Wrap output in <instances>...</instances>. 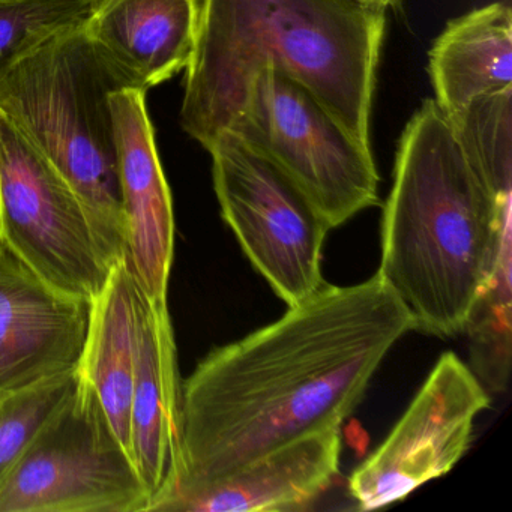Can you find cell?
Wrapping results in <instances>:
<instances>
[{
  "mask_svg": "<svg viewBox=\"0 0 512 512\" xmlns=\"http://www.w3.org/2000/svg\"><path fill=\"white\" fill-rule=\"evenodd\" d=\"M346 436L350 445H352L356 451L364 452V449L367 448V433H365L364 428H362L358 422H352L349 427H346Z\"/></svg>",
  "mask_w": 512,
  "mask_h": 512,
  "instance_id": "cell-21",
  "label": "cell"
},
{
  "mask_svg": "<svg viewBox=\"0 0 512 512\" xmlns=\"http://www.w3.org/2000/svg\"><path fill=\"white\" fill-rule=\"evenodd\" d=\"M227 133L277 167L331 230L380 203L373 151L277 68L256 77Z\"/></svg>",
  "mask_w": 512,
  "mask_h": 512,
  "instance_id": "cell-5",
  "label": "cell"
},
{
  "mask_svg": "<svg viewBox=\"0 0 512 512\" xmlns=\"http://www.w3.org/2000/svg\"><path fill=\"white\" fill-rule=\"evenodd\" d=\"M487 392L469 365L443 353L385 442L350 476L355 508L391 505L454 469L476 416L490 406Z\"/></svg>",
  "mask_w": 512,
  "mask_h": 512,
  "instance_id": "cell-9",
  "label": "cell"
},
{
  "mask_svg": "<svg viewBox=\"0 0 512 512\" xmlns=\"http://www.w3.org/2000/svg\"><path fill=\"white\" fill-rule=\"evenodd\" d=\"M151 496L80 377L0 487V512H148Z\"/></svg>",
  "mask_w": 512,
  "mask_h": 512,
  "instance_id": "cell-6",
  "label": "cell"
},
{
  "mask_svg": "<svg viewBox=\"0 0 512 512\" xmlns=\"http://www.w3.org/2000/svg\"><path fill=\"white\" fill-rule=\"evenodd\" d=\"M124 89L85 28L49 41L0 80L4 112L64 176L113 262L127 256L110 97Z\"/></svg>",
  "mask_w": 512,
  "mask_h": 512,
  "instance_id": "cell-4",
  "label": "cell"
},
{
  "mask_svg": "<svg viewBox=\"0 0 512 512\" xmlns=\"http://www.w3.org/2000/svg\"><path fill=\"white\" fill-rule=\"evenodd\" d=\"M0 241L47 284L95 301L118 263L76 191L0 112Z\"/></svg>",
  "mask_w": 512,
  "mask_h": 512,
  "instance_id": "cell-7",
  "label": "cell"
},
{
  "mask_svg": "<svg viewBox=\"0 0 512 512\" xmlns=\"http://www.w3.org/2000/svg\"><path fill=\"white\" fill-rule=\"evenodd\" d=\"M200 10L202 0H95L85 32L124 89L148 92L190 64Z\"/></svg>",
  "mask_w": 512,
  "mask_h": 512,
  "instance_id": "cell-13",
  "label": "cell"
},
{
  "mask_svg": "<svg viewBox=\"0 0 512 512\" xmlns=\"http://www.w3.org/2000/svg\"><path fill=\"white\" fill-rule=\"evenodd\" d=\"M367 4L377 5V7L385 8L386 11L395 10L400 7L403 0H364Z\"/></svg>",
  "mask_w": 512,
  "mask_h": 512,
  "instance_id": "cell-22",
  "label": "cell"
},
{
  "mask_svg": "<svg viewBox=\"0 0 512 512\" xmlns=\"http://www.w3.org/2000/svg\"><path fill=\"white\" fill-rule=\"evenodd\" d=\"M511 235L497 242L493 262L467 317L470 368L491 392H505L511 376Z\"/></svg>",
  "mask_w": 512,
  "mask_h": 512,
  "instance_id": "cell-17",
  "label": "cell"
},
{
  "mask_svg": "<svg viewBox=\"0 0 512 512\" xmlns=\"http://www.w3.org/2000/svg\"><path fill=\"white\" fill-rule=\"evenodd\" d=\"M434 103L454 119L472 101L512 91V13L502 2L451 20L428 53Z\"/></svg>",
  "mask_w": 512,
  "mask_h": 512,
  "instance_id": "cell-15",
  "label": "cell"
},
{
  "mask_svg": "<svg viewBox=\"0 0 512 512\" xmlns=\"http://www.w3.org/2000/svg\"><path fill=\"white\" fill-rule=\"evenodd\" d=\"M208 152L221 215L245 256L287 307L310 298L326 284L328 224L277 167L238 137L223 134Z\"/></svg>",
  "mask_w": 512,
  "mask_h": 512,
  "instance_id": "cell-8",
  "label": "cell"
},
{
  "mask_svg": "<svg viewBox=\"0 0 512 512\" xmlns=\"http://www.w3.org/2000/svg\"><path fill=\"white\" fill-rule=\"evenodd\" d=\"M136 353V283L125 256L94 301L79 374L100 398L107 418L130 454Z\"/></svg>",
  "mask_w": 512,
  "mask_h": 512,
  "instance_id": "cell-16",
  "label": "cell"
},
{
  "mask_svg": "<svg viewBox=\"0 0 512 512\" xmlns=\"http://www.w3.org/2000/svg\"><path fill=\"white\" fill-rule=\"evenodd\" d=\"M131 274L152 301H166L175 251L172 193L161 166L146 92L110 97Z\"/></svg>",
  "mask_w": 512,
  "mask_h": 512,
  "instance_id": "cell-11",
  "label": "cell"
},
{
  "mask_svg": "<svg viewBox=\"0 0 512 512\" xmlns=\"http://www.w3.org/2000/svg\"><path fill=\"white\" fill-rule=\"evenodd\" d=\"M413 320L379 275L323 284L277 322L209 353L182 383L184 473L173 497L262 455L340 430Z\"/></svg>",
  "mask_w": 512,
  "mask_h": 512,
  "instance_id": "cell-1",
  "label": "cell"
},
{
  "mask_svg": "<svg viewBox=\"0 0 512 512\" xmlns=\"http://www.w3.org/2000/svg\"><path fill=\"white\" fill-rule=\"evenodd\" d=\"M452 133L479 184L496 205L512 203V91L472 101L449 119Z\"/></svg>",
  "mask_w": 512,
  "mask_h": 512,
  "instance_id": "cell-18",
  "label": "cell"
},
{
  "mask_svg": "<svg viewBox=\"0 0 512 512\" xmlns=\"http://www.w3.org/2000/svg\"><path fill=\"white\" fill-rule=\"evenodd\" d=\"M340 430L280 446L227 478L173 497L158 512L305 511L340 475Z\"/></svg>",
  "mask_w": 512,
  "mask_h": 512,
  "instance_id": "cell-14",
  "label": "cell"
},
{
  "mask_svg": "<svg viewBox=\"0 0 512 512\" xmlns=\"http://www.w3.org/2000/svg\"><path fill=\"white\" fill-rule=\"evenodd\" d=\"M136 332L131 457L151 496L148 512H154L184 473L182 383L167 299L152 301L137 283Z\"/></svg>",
  "mask_w": 512,
  "mask_h": 512,
  "instance_id": "cell-12",
  "label": "cell"
},
{
  "mask_svg": "<svg viewBox=\"0 0 512 512\" xmlns=\"http://www.w3.org/2000/svg\"><path fill=\"white\" fill-rule=\"evenodd\" d=\"M385 8L364 0H202L185 68L181 125L208 151L229 131L265 68L301 83L371 149Z\"/></svg>",
  "mask_w": 512,
  "mask_h": 512,
  "instance_id": "cell-2",
  "label": "cell"
},
{
  "mask_svg": "<svg viewBox=\"0 0 512 512\" xmlns=\"http://www.w3.org/2000/svg\"><path fill=\"white\" fill-rule=\"evenodd\" d=\"M95 0H0V80L40 47L85 28Z\"/></svg>",
  "mask_w": 512,
  "mask_h": 512,
  "instance_id": "cell-19",
  "label": "cell"
},
{
  "mask_svg": "<svg viewBox=\"0 0 512 512\" xmlns=\"http://www.w3.org/2000/svg\"><path fill=\"white\" fill-rule=\"evenodd\" d=\"M77 380L79 373L59 377L0 400V487Z\"/></svg>",
  "mask_w": 512,
  "mask_h": 512,
  "instance_id": "cell-20",
  "label": "cell"
},
{
  "mask_svg": "<svg viewBox=\"0 0 512 512\" xmlns=\"http://www.w3.org/2000/svg\"><path fill=\"white\" fill-rule=\"evenodd\" d=\"M506 230L511 205L491 200L428 98L398 140L377 271L409 311L413 331L463 334Z\"/></svg>",
  "mask_w": 512,
  "mask_h": 512,
  "instance_id": "cell-3",
  "label": "cell"
},
{
  "mask_svg": "<svg viewBox=\"0 0 512 512\" xmlns=\"http://www.w3.org/2000/svg\"><path fill=\"white\" fill-rule=\"evenodd\" d=\"M94 301L38 277L0 241V397L79 373Z\"/></svg>",
  "mask_w": 512,
  "mask_h": 512,
  "instance_id": "cell-10",
  "label": "cell"
}]
</instances>
